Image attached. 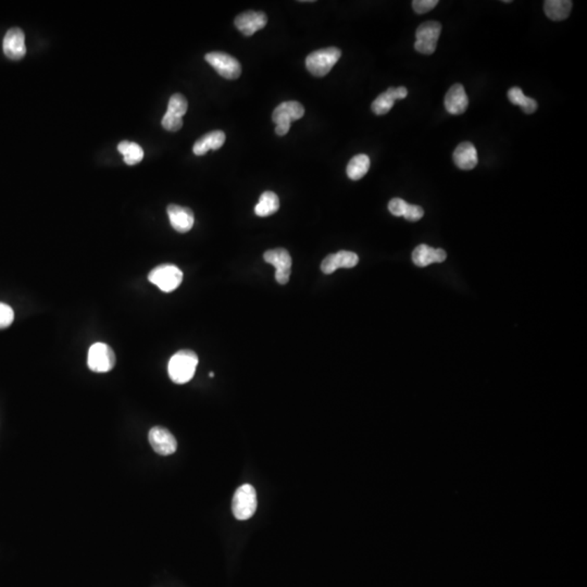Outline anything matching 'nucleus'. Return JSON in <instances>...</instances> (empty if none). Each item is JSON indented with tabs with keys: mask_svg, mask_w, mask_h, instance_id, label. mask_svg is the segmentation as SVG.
I'll use <instances>...</instances> for the list:
<instances>
[{
	"mask_svg": "<svg viewBox=\"0 0 587 587\" xmlns=\"http://www.w3.org/2000/svg\"><path fill=\"white\" fill-rule=\"evenodd\" d=\"M198 356L190 349L178 351L169 361L168 371L172 382L185 384L195 376Z\"/></svg>",
	"mask_w": 587,
	"mask_h": 587,
	"instance_id": "f257e3e1",
	"label": "nucleus"
},
{
	"mask_svg": "<svg viewBox=\"0 0 587 587\" xmlns=\"http://www.w3.org/2000/svg\"><path fill=\"white\" fill-rule=\"evenodd\" d=\"M341 52L337 47L320 49L311 52L306 58V66L312 76L322 78L329 74L330 71L337 64L341 58Z\"/></svg>",
	"mask_w": 587,
	"mask_h": 587,
	"instance_id": "f03ea898",
	"label": "nucleus"
},
{
	"mask_svg": "<svg viewBox=\"0 0 587 587\" xmlns=\"http://www.w3.org/2000/svg\"><path fill=\"white\" fill-rule=\"evenodd\" d=\"M305 115V108L302 104L292 100L278 105L274 109L272 115L273 122L276 123V133L278 136L288 134L290 129V123L296 120L302 119Z\"/></svg>",
	"mask_w": 587,
	"mask_h": 587,
	"instance_id": "7ed1b4c3",
	"label": "nucleus"
},
{
	"mask_svg": "<svg viewBox=\"0 0 587 587\" xmlns=\"http://www.w3.org/2000/svg\"><path fill=\"white\" fill-rule=\"evenodd\" d=\"M257 493L250 484L241 485L235 492L232 510L239 521L250 519L257 510Z\"/></svg>",
	"mask_w": 587,
	"mask_h": 587,
	"instance_id": "20e7f679",
	"label": "nucleus"
},
{
	"mask_svg": "<svg viewBox=\"0 0 587 587\" xmlns=\"http://www.w3.org/2000/svg\"><path fill=\"white\" fill-rule=\"evenodd\" d=\"M148 280L162 292H171L181 285L183 281V272L174 264H161L150 271Z\"/></svg>",
	"mask_w": 587,
	"mask_h": 587,
	"instance_id": "39448f33",
	"label": "nucleus"
},
{
	"mask_svg": "<svg viewBox=\"0 0 587 587\" xmlns=\"http://www.w3.org/2000/svg\"><path fill=\"white\" fill-rule=\"evenodd\" d=\"M441 32V23L427 21L422 23L416 32L414 49L422 55H432L437 50V42Z\"/></svg>",
	"mask_w": 587,
	"mask_h": 587,
	"instance_id": "423d86ee",
	"label": "nucleus"
},
{
	"mask_svg": "<svg viewBox=\"0 0 587 587\" xmlns=\"http://www.w3.org/2000/svg\"><path fill=\"white\" fill-rule=\"evenodd\" d=\"M115 351L107 344H94L88 351V368L94 372H109L115 366Z\"/></svg>",
	"mask_w": 587,
	"mask_h": 587,
	"instance_id": "0eeeda50",
	"label": "nucleus"
},
{
	"mask_svg": "<svg viewBox=\"0 0 587 587\" xmlns=\"http://www.w3.org/2000/svg\"><path fill=\"white\" fill-rule=\"evenodd\" d=\"M206 62L217 71L219 76L227 80H236L241 76V66L234 57L225 52H210L206 55Z\"/></svg>",
	"mask_w": 587,
	"mask_h": 587,
	"instance_id": "6e6552de",
	"label": "nucleus"
},
{
	"mask_svg": "<svg viewBox=\"0 0 587 587\" xmlns=\"http://www.w3.org/2000/svg\"><path fill=\"white\" fill-rule=\"evenodd\" d=\"M263 258L276 268V280L282 285L288 284L292 263L290 253L283 248L271 249L264 253Z\"/></svg>",
	"mask_w": 587,
	"mask_h": 587,
	"instance_id": "1a4fd4ad",
	"label": "nucleus"
},
{
	"mask_svg": "<svg viewBox=\"0 0 587 587\" xmlns=\"http://www.w3.org/2000/svg\"><path fill=\"white\" fill-rule=\"evenodd\" d=\"M149 443L151 447L161 456H170L176 453L178 441L169 430L162 427H155L149 431Z\"/></svg>",
	"mask_w": 587,
	"mask_h": 587,
	"instance_id": "9d476101",
	"label": "nucleus"
},
{
	"mask_svg": "<svg viewBox=\"0 0 587 587\" xmlns=\"http://www.w3.org/2000/svg\"><path fill=\"white\" fill-rule=\"evenodd\" d=\"M3 52L13 60L22 59L27 54L25 36L22 29L13 27L6 33L3 42Z\"/></svg>",
	"mask_w": 587,
	"mask_h": 587,
	"instance_id": "9b49d317",
	"label": "nucleus"
},
{
	"mask_svg": "<svg viewBox=\"0 0 587 587\" xmlns=\"http://www.w3.org/2000/svg\"><path fill=\"white\" fill-rule=\"evenodd\" d=\"M359 262L358 255L353 251L341 250L337 254L329 255L322 261L321 270L325 274H332L339 268H353Z\"/></svg>",
	"mask_w": 587,
	"mask_h": 587,
	"instance_id": "f8f14e48",
	"label": "nucleus"
},
{
	"mask_svg": "<svg viewBox=\"0 0 587 587\" xmlns=\"http://www.w3.org/2000/svg\"><path fill=\"white\" fill-rule=\"evenodd\" d=\"M167 212H168L171 225L178 233H186L194 227L195 217H194V212L190 208L178 205H169Z\"/></svg>",
	"mask_w": 587,
	"mask_h": 587,
	"instance_id": "ddd939ff",
	"label": "nucleus"
},
{
	"mask_svg": "<svg viewBox=\"0 0 587 587\" xmlns=\"http://www.w3.org/2000/svg\"><path fill=\"white\" fill-rule=\"evenodd\" d=\"M268 23V17L263 13L246 11L237 15L235 19V27L246 36L254 35L257 31L263 29Z\"/></svg>",
	"mask_w": 587,
	"mask_h": 587,
	"instance_id": "4468645a",
	"label": "nucleus"
},
{
	"mask_svg": "<svg viewBox=\"0 0 587 587\" xmlns=\"http://www.w3.org/2000/svg\"><path fill=\"white\" fill-rule=\"evenodd\" d=\"M408 90L406 87H390L386 90V93L381 94L378 96L374 101H373L372 108L373 113L378 115H386L390 113L392 106H394L395 100L404 99L407 97Z\"/></svg>",
	"mask_w": 587,
	"mask_h": 587,
	"instance_id": "2eb2a0df",
	"label": "nucleus"
},
{
	"mask_svg": "<svg viewBox=\"0 0 587 587\" xmlns=\"http://www.w3.org/2000/svg\"><path fill=\"white\" fill-rule=\"evenodd\" d=\"M469 98L461 84H455L449 88L445 97V107L451 115H462L468 109Z\"/></svg>",
	"mask_w": 587,
	"mask_h": 587,
	"instance_id": "dca6fc26",
	"label": "nucleus"
},
{
	"mask_svg": "<svg viewBox=\"0 0 587 587\" xmlns=\"http://www.w3.org/2000/svg\"><path fill=\"white\" fill-rule=\"evenodd\" d=\"M478 151L474 145L465 141L453 153V162L461 170H472L478 164Z\"/></svg>",
	"mask_w": 587,
	"mask_h": 587,
	"instance_id": "f3484780",
	"label": "nucleus"
},
{
	"mask_svg": "<svg viewBox=\"0 0 587 587\" xmlns=\"http://www.w3.org/2000/svg\"><path fill=\"white\" fill-rule=\"evenodd\" d=\"M446 253L443 249H434L427 245H419L412 253V261L417 267H427L435 262L446 260Z\"/></svg>",
	"mask_w": 587,
	"mask_h": 587,
	"instance_id": "a211bd4d",
	"label": "nucleus"
},
{
	"mask_svg": "<svg viewBox=\"0 0 587 587\" xmlns=\"http://www.w3.org/2000/svg\"><path fill=\"white\" fill-rule=\"evenodd\" d=\"M225 132L213 131L204 135L194 144L193 151L196 156H204L209 150H218L225 141Z\"/></svg>",
	"mask_w": 587,
	"mask_h": 587,
	"instance_id": "6ab92c4d",
	"label": "nucleus"
},
{
	"mask_svg": "<svg viewBox=\"0 0 587 587\" xmlns=\"http://www.w3.org/2000/svg\"><path fill=\"white\" fill-rule=\"evenodd\" d=\"M572 5L570 0H546L544 10L547 17L553 21H563L570 15Z\"/></svg>",
	"mask_w": 587,
	"mask_h": 587,
	"instance_id": "aec40b11",
	"label": "nucleus"
},
{
	"mask_svg": "<svg viewBox=\"0 0 587 587\" xmlns=\"http://www.w3.org/2000/svg\"><path fill=\"white\" fill-rule=\"evenodd\" d=\"M280 208V200L278 195L273 192H264L260 196L258 204L255 207V213L258 217H269L278 211Z\"/></svg>",
	"mask_w": 587,
	"mask_h": 587,
	"instance_id": "412c9836",
	"label": "nucleus"
},
{
	"mask_svg": "<svg viewBox=\"0 0 587 587\" xmlns=\"http://www.w3.org/2000/svg\"><path fill=\"white\" fill-rule=\"evenodd\" d=\"M370 169V158L367 155L360 154L353 157L347 166V176L351 180L358 181L368 174Z\"/></svg>",
	"mask_w": 587,
	"mask_h": 587,
	"instance_id": "4be33fe9",
	"label": "nucleus"
},
{
	"mask_svg": "<svg viewBox=\"0 0 587 587\" xmlns=\"http://www.w3.org/2000/svg\"><path fill=\"white\" fill-rule=\"evenodd\" d=\"M118 150L125 157V162L129 166L139 164L144 158V150L136 143L123 141L118 145Z\"/></svg>",
	"mask_w": 587,
	"mask_h": 587,
	"instance_id": "5701e85b",
	"label": "nucleus"
},
{
	"mask_svg": "<svg viewBox=\"0 0 587 587\" xmlns=\"http://www.w3.org/2000/svg\"><path fill=\"white\" fill-rule=\"evenodd\" d=\"M508 98H509L510 103L520 106L524 113H528V115L535 113L536 109H537V103H536L535 99L526 97L521 88H510L509 92H508Z\"/></svg>",
	"mask_w": 587,
	"mask_h": 587,
	"instance_id": "b1692460",
	"label": "nucleus"
},
{
	"mask_svg": "<svg viewBox=\"0 0 587 587\" xmlns=\"http://www.w3.org/2000/svg\"><path fill=\"white\" fill-rule=\"evenodd\" d=\"M188 100H186V98L183 95L174 94V95L171 96L170 100H169L167 113L176 115V117L183 118V115L188 113Z\"/></svg>",
	"mask_w": 587,
	"mask_h": 587,
	"instance_id": "393cba45",
	"label": "nucleus"
},
{
	"mask_svg": "<svg viewBox=\"0 0 587 587\" xmlns=\"http://www.w3.org/2000/svg\"><path fill=\"white\" fill-rule=\"evenodd\" d=\"M15 320V312L7 304L0 302V330L9 327Z\"/></svg>",
	"mask_w": 587,
	"mask_h": 587,
	"instance_id": "a878e982",
	"label": "nucleus"
},
{
	"mask_svg": "<svg viewBox=\"0 0 587 587\" xmlns=\"http://www.w3.org/2000/svg\"><path fill=\"white\" fill-rule=\"evenodd\" d=\"M161 125L166 129L167 131L176 132L182 129L183 127V119L182 118L176 117V115H171V113H166V115L162 118Z\"/></svg>",
	"mask_w": 587,
	"mask_h": 587,
	"instance_id": "bb28decb",
	"label": "nucleus"
},
{
	"mask_svg": "<svg viewBox=\"0 0 587 587\" xmlns=\"http://www.w3.org/2000/svg\"><path fill=\"white\" fill-rule=\"evenodd\" d=\"M437 5H439L437 0H414V1H412V7L418 15L429 13Z\"/></svg>",
	"mask_w": 587,
	"mask_h": 587,
	"instance_id": "cd10ccee",
	"label": "nucleus"
},
{
	"mask_svg": "<svg viewBox=\"0 0 587 587\" xmlns=\"http://www.w3.org/2000/svg\"><path fill=\"white\" fill-rule=\"evenodd\" d=\"M407 202L404 201V199L394 198L388 204V210H390V213L395 215V217H402L404 211L407 209Z\"/></svg>",
	"mask_w": 587,
	"mask_h": 587,
	"instance_id": "c85d7f7f",
	"label": "nucleus"
},
{
	"mask_svg": "<svg viewBox=\"0 0 587 587\" xmlns=\"http://www.w3.org/2000/svg\"><path fill=\"white\" fill-rule=\"evenodd\" d=\"M424 211L420 206L409 205L408 204L407 209L404 211L402 217L410 222H417L423 217Z\"/></svg>",
	"mask_w": 587,
	"mask_h": 587,
	"instance_id": "c756f323",
	"label": "nucleus"
}]
</instances>
